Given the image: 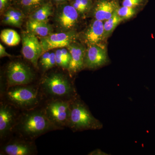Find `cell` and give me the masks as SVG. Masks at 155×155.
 Wrapping results in <instances>:
<instances>
[{"label":"cell","mask_w":155,"mask_h":155,"mask_svg":"<svg viewBox=\"0 0 155 155\" xmlns=\"http://www.w3.org/2000/svg\"><path fill=\"white\" fill-rule=\"evenodd\" d=\"M57 130H60L48 119L41 104L31 110L21 111L13 135L35 141L45 134Z\"/></svg>","instance_id":"6da1fadb"},{"label":"cell","mask_w":155,"mask_h":155,"mask_svg":"<svg viewBox=\"0 0 155 155\" xmlns=\"http://www.w3.org/2000/svg\"><path fill=\"white\" fill-rule=\"evenodd\" d=\"M71 76L61 72H51L44 75L38 81L45 100H61L71 101L78 95Z\"/></svg>","instance_id":"7a4b0ae2"},{"label":"cell","mask_w":155,"mask_h":155,"mask_svg":"<svg viewBox=\"0 0 155 155\" xmlns=\"http://www.w3.org/2000/svg\"><path fill=\"white\" fill-rule=\"evenodd\" d=\"M44 101L38 83L9 87L1 92V101L21 111L39 107Z\"/></svg>","instance_id":"3957f363"},{"label":"cell","mask_w":155,"mask_h":155,"mask_svg":"<svg viewBox=\"0 0 155 155\" xmlns=\"http://www.w3.org/2000/svg\"><path fill=\"white\" fill-rule=\"evenodd\" d=\"M67 127L73 132L100 130L102 123L91 114L85 103L78 96L71 101Z\"/></svg>","instance_id":"277c9868"},{"label":"cell","mask_w":155,"mask_h":155,"mask_svg":"<svg viewBox=\"0 0 155 155\" xmlns=\"http://www.w3.org/2000/svg\"><path fill=\"white\" fill-rule=\"evenodd\" d=\"M5 81L1 84V92L9 87L32 84L35 74L31 67L22 61H11L5 70Z\"/></svg>","instance_id":"5b68a950"},{"label":"cell","mask_w":155,"mask_h":155,"mask_svg":"<svg viewBox=\"0 0 155 155\" xmlns=\"http://www.w3.org/2000/svg\"><path fill=\"white\" fill-rule=\"evenodd\" d=\"M71 101L61 100H46L42 104L48 119L60 130L67 127Z\"/></svg>","instance_id":"8992f818"},{"label":"cell","mask_w":155,"mask_h":155,"mask_svg":"<svg viewBox=\"0 0 155 155\" xmlns=\"http://www.w3.org/2000/svg\"><path fill=\"white\" fill-rule=\"evenodd\" d=\"M1 155H35L38 150L35 142L12 135L1 143Z\"/></svg>","instance_id":"52a82bcc"},{"label":"cell","mask_w":155,"mask_h":155,"mask_svg":"<svg viewBox=\"0 0 155 155\" xmlns=\"http://www.w3.org/2000/svg\"><path fill=\"white\" fill-rule=\"evenodd\" d=\"M21 111L8 103L0 102V140L5 141L13 135L14 126Z\"/></svg>","instance_id":"ba28073f"},{"label":"cell","mask_w":155,"mask_h":155,"mask_svg":"<svg viewBox=\"0 0 155 155\" xmlns=\"http://www.w3.org/2000/svg\"><path fill=\"white\" fill-rule=\"evenodd\" d=\"M55 22L61 32L73 30L77 24L79 13L69 2L56 5Z\"/></svg>","instance_id":"9c48e42d"},{"label":"cell","mask_w":155,"mask_h":155,"mask_svg":"<svg viewBox=\"0 0 155 155\" xmlns=\"http://www.w3.org/2000/svg\"><path fill=\"white\" fill-rule=\"evenodd\" d=\"M21 39L22 53L23 57L33 65L38 68V61L44 53L43 49L38 39L34 34L27 31H23Z\"/></svg>","instance_id":"30bf717a"},{"label":"cell","mask_w":155,"mask_h":155,"mask_svg":"<svg viewBox=\"0 0 155 155\" xmlns=\"http://www.w3.org/2000/svg\"><path fill=\"white\" fill-rule=\"evenodd\" d=\"M77 33L74 30L67 32L51 34L45 37L40 38V42L44 53L50 50L67 47L75 42Z\"/></svg>","instance_id":"8fae6325"},{"label":"cell","mask_w":155,"mask_h":155,"mask_svg":"<svg viewBox=\"0 0 155 155\" xmlns=\"http://www.w3.org/2000/svg\"><path fill=\"white\" fill-rule=\"evenodd\" d=\"M108 62L107 50L104 46L100 44L88 46L84 57V68L96 69L104 66Z\"/></svg>","instance_id":"7c38bea8"},{"label":"cell","mask_w":155,"mask_h":155,"mask_svg":"<svg viewBox=\"0 0 155 155\" xmlns=\"http://www.w3.org/2000/svg\"><path fill=\"white\" fill-rule=\"evenodd\" d=\"M71 54V60L67 71L71 77L84 69L86 50L83 46L75 42L67 47Z\"/></svg>","instance_id":"4fadbf2b"},{"label":"cell","mask_w":155,"mask_h":155,"mask_svg":"<svg viewBox=\"0 0 155 155\" xmlns=\"http://www.w3.org/2000/svg\"><path fill=\"white\" fill-rule=\"evenodd\" d=\"M119 6L117 0H97L92 7L94 16L97 20L106 21L113 16Z\"/></svg>","instance_id":"5bb4252c"},{"label":"cell","mask_w":155,"mask_h":155,"mask_svg":"<svg viewBox=\"0 0 155 155\" xmlns=\"http://www.w3.org/2000/svg\"><path fill=\"white\" fill-rule=\"evenodd\" d=\"M104 38V22L96 19L83 35L84 40L88 46L99 44Z\"/></svg>","instance_id":"9a60e30c"},{"label":"cell","mask_w":155,"mask_h":155,"mask_svg":"<svg viewBox=\"0 0 155 155\" xmlns=\"http://www.w3.org/2000/svg\"><path fill=\"white\" fill-rule=\"evenodd\" d=\"M27 30L41 37L47 36L52 33L53 28L48 22H41L29 19L26 23Z\"/></svg>","instance_id":"2e32d148"},{"label":"cell","mask_w":155,"mask_h":155,"mask_svg":"<svg viewBox=\"0 0 155 155\" xmlns=\"http://www.w3.org/2000/svg\"><path fill=\"white\" fill-rule=\"evenodd\" d=\"M50 0H13V2L16 8H18L24 14H31L41 6L46 4Z\"/></svg>","instance_id":"e0dca14e"},{"label":"cell","mask_w":155,"mask_h":155,"mask_svg":"<svg viewBox=\"0 0 155 155\" xmlns=\"http://www.w3.org/2000/svg\"><path fill=\"white\" fill-rule=\"evenodd\" d=\"M54 5V4L50 1L31 14L29 15V19L48 22L49 17L53 14Z\"/></svg>","instance_id":"ac0fdd59"},{"label":"cell","mask_w":155,"mask_h":155,"mask_svg":"<svg viewBox=\"0 0 155 155\" xmlns=\"http://www.w3.org/2000/svg\"><path fill=\"white\" fill-rule=\"evenodd\" d=\"M0 37L2 41L9 46L17 45L21 40L20 35L13 29H4L1 31Z\"/></svg>","instance_id":"d6986e66"},{"label":"cell","mask_w":155,"mask_h":155,"mask_svg":"<svg viewBox=\"0 0 155 155\" xmlns=\"http://www.w3.org/2000/svg\"><path fill=\"white\" fill-rule=\"evenodd\" d=\"M116 10L113 16L104 22L105 38L109 36L118 25L124 20L117 14Z\"/></svg>","instance_id":"ffe728a7"},{"label":"cell","mask_w":155,"mask_h":155,"mask_svg":"<svg viewBox=\"0 0 155 155\" xmlns=\"http://www.w3.org/2000/svg\"><path fill=\"white\" fill-rule=\"evenodd\" d=\"M5 12L11 17V25L17 27L21 26L24 19V13L23 11L18 8H14L10 6L6 10Z\"/></svg>","instance_id":"44dd1931"},{"label":"cell","mask_w":155,"mask_h":155,"mask_svg":"<svg viewBox=\"0 0 155 155\" xmlns=\"http://www.w3.org/2000/svg\"><path fill=\"white\" fill-rule=\"evenodd\" d=\"M116 11L119 17L125 20L133 17L136 13V8H129L125 6H119Z\"/></svg>","instance_id":"7402d4cb"},{"label":"cell","mask_w":155,"mask_h":155,"mask_svg":"<svg viewBox=\"0 0 155 155\" xmlns=\"http://www.w3.org/2000/svg\"><path fill=\"white\" fill-rule=\"evenodd\" d=\"M61 57L63 62V68L64 70H68L71 60V54L66 48H61Z\"/></svg>","instance_id":"603a6c76"},{"label":"cell","mask_w":155,"mask_h":155,"mask_svg":"<svg viewBox=\"0 0 155 155\" xmlns=\"http://www.w3.org/2000/svg\"><path fill=\"white\" fill-rule=\"evenodd\" d=\"M149 0H122V6L129 8H137L140 6H143Z\"/></svg>","instance_id":"cb8c5ba5"},{"label":"cell","mask_w":155,"mask_h":155,"mask_svg":"<svg viewBox=\"0 0 155 155\" xmlns=\"http://www.w3.org/2000/svg\"><path fill=\"white\" fill-rule=\"evenodd\" d=\"M56 65L55 52H52L50 54L49 58L45 64L41 67L43 72H45L54 68Z\"/></svg>","instance_id":"d4e9b609"},{"label":"cell","mask_w":155,"mask_h":155,"mask_svg":"<svg viewBox=\"0 0 155 155\" xmlns=\"http://www.w3.org/2000/svg\"><path fill=\"white\" fill-rule=\"evenodd\" d=\"M13 0H0V11L1 12L6 11L10 7Z\"/></svg>","instance_id":"484cf974"},{"label":"cell","mask_w":155,"mask_h":155,"mask_svg":"<svg viewBox=\"0 0 155 155\" xmlns=\"http://www.w3.org/2000/svg\"><path fill=\"white\" fill-rule=\"evenodd\" d=\"M50 54H51V52L48 51L45 52L43 54L41 55V56L40 58V60L38 64V66L39 64L41 67L45 64L46 62L48 61L49 58Z\"/></svg>","instance_id":"4316f807"},{"label":"cell","mask_w":155,"mask_h":155,"mask_svg":"<svg viewBox=\"0 0 155 155\" xmlns=\"http://www.w3.org/2000/svg\"><path fill=\"white\" fill-rule=\"evenodd\" d=\"M2 22L5 24L11 25H12V20H11V17L5 12L4 17H3Z\"/></svg>","instance_id":"83f0119b"},{"label":"cell","mask_w":155,"mask_h":155,"mask_svg":"<svg viewBox=\"0 0 155 155\" xmlns=\"http://www.w3.org/2000/svg\"><path fill=\"white\" fill-rule=\"evenodd\" d=\"M5 57H11L12 56L10 54H8L6 51L5 48L1 44H0V57L2 58Z\"/></svg>","instance_id":"f1b7e54d"},{"label":"cell","mask_w":155,"mask_h":155,"mask_svg":"<svg viewBox=\"0 0 155 155\" xmlns=\"http://www.w3.org/2000/svg\"><path fill=\"white\" fill-rule=\"evenodd\" d=\"M89 155H108L109 154H107V153L103 151L102 150L100 149H96L92 151L88 154Z\"/></svg>","instance_id":"f546056e"},{"label":"cell","mask_w":155,"mask_h":155,"mask_svg":"<svg viewBox=\"0 0 155 155\" xmlns=\"http://www.w3.org/2000/svg\"><path fill=\"white\" fill-rule=\"evenodd\" d=\"M54 5H58L66 2H69L71 0H50Z\"/></svg>","instance_id":"4dcf8cb0"}]
</instances>
